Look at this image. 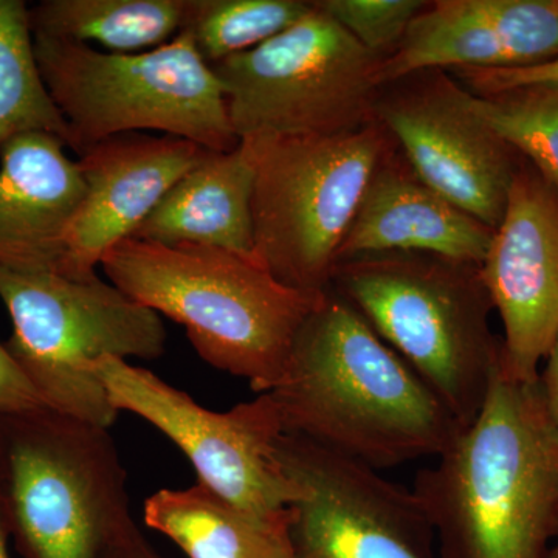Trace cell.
<instances>
[{"mask_svg":"<svg viewBox=\"0 0 558 558\" xmlns=\"http://www.w3.org/2000/svg\"><path fill=\"white\" fill-rule=\"evenodd\" d=\"M267 395L284 433L377 472L436 459L462 429L421 377L330 289L301 326L284 376Z\"/></svg>","mask_w":558,"mask_h":558,"instance_id":"1","label":"cell"},{"mask_svg":"<svg viewBox=\"0 0 558 558\" xmlns=\"http://www.w3.org/2000/svg\"><path fill=\"white\" fill-rule=\"evenodd\" d=\"M413 492L440 558H546L558 534V433L539 381L499 363L478 416Z\"/></svg>","mask_w":558,"mask_h":558,"instance_id":"2","label":"cell"},{"mask_svg":"<svg viewBox=\"0 0 558 558\" xmlns=\"http://www.w3.org/2000/svg\"><path fill=\"white\" fill-rule=\"evenodd\" d=\"M100 266L121 292L182 325L208 365L258 395L282 379L301 326L326 293L289 288L253 256L204 245L130 238Z\"/></svg>","mask_w":558,"mask_h":558,"instance_id":"3","label":"cell"},{"mask_svg":"<svg viewBox=\"0 0 558 558\" xmlns=\"http://www.w3.org/2000/svg\"><path fill=\"white\" fill-rule=\"evenodd\" d=\"M329 289L368 322L462 428L475 421L502 355L478 264L417 252L354 256L336 264Z\"/></svg>","mask_w":558,"mask_h":558,"instance_id":"4","label":"cell"},{"mask_svg":"<svg viewBox=\"0 0 558 558\" xmlns=\"http://www.w3.org/2000/svg\"><path fill=\"white\" fill-rule=\"evenodd\" d=\"M0 512L21 558H100L132 520L109 428L49 407L0 413Z\"/></svg>","mask_w":558,"mask_h":558,"instance_id":"5","label":"cell"},{"mask_svg":"<svg viewBox=\"0 0 558 558\" xmlns=\"http://www.w3.org/2000/svg\"><path fill=\"white\" fill-rule=\"evenodd\" d=\"M0 301L13 325L5 348L44 405L98 427L110 429L119 411L92 363L165 354L160 315L102 281L97 271L0 267Z\"/></svg>","mask_w":558,"mask_h":558,"instance_id":"6","label":"cell"},{"mask_svg":"<svg viewBox=\"0 0 558 558\" xmlns=\"http://www.w3.org/2000/svg\"><path fill=\"white\" fill-rule=\"evenodd\" d=\"M50 97L68 121L72 148L130 132L160 131L215 153L240 145L222 84L189 33L140 53L33 35Z\"/></svg>","mask_w":558,"mask_h":558,"instance_id":"7","label":"cell"},{"mask_svg":"<svg viewBox=\"0 0 558 558\" xmlns=\"http://www.w3.org/2000/svg\"><path fill=\"white\" fill-rule=\"evenodd\" d=\"M253 256L282 284L328 292L371 175L396 142L380 121L325 137L247 138Z\"/></svg>","mask_w":558,"mask_h":558,"instance_id":"8","label":"cell"},{"mask_svg":"<svg viewBox=\"0 0 558 558\" xmlns=\"http://www.w3.org/2000/svg\"><path fill=\"white\" fill-rule=\"evenodd\" d=\"M385 58L360 46L312 0L288 31L209 65L241 140L325 137L377 121Z\"/></svg>","mask_w":558,"mask_h":558,"instance_id":"9","label":"cell"},{"mask_svg":"<svg viewBox=\"0 0 558 558\" xmlns=\"http://www.w3.org/2000/svg\"><path fill=\"white\" fill-rule=\"evenodd\" d=\"M90 369L113 409L145 418L163 433L190 459L197 483L238 509L277 519L303 497L279 461L284 425L267 392L218 413L128 360L102 357Z\"/></svg>","mask_w":558,"mask_h":558,"instance_id":"10","label":"cell"},{"mask_svg":"<svg viewBox=\"0 0 558 558\" xmlns=\"http://www.w3.org/2000/svg\"><path fill=\"white\" fill-rule=\"evenodd\" d=\"M278 458L303 490L289 508L290 558H440L413 490L290 433Z\"/></svg>","mask_w":558,"mask_h":558,"instance_id":"11","label":"cell"},{"mask_svg":"<svg viewBox=\"0 0 558 558\" xmlns=\"http://www.w3.org/2000/svg\"><path fill=\"white\" fill-rule=\"evenodd\" d=\"M376 117L418 178L497 229L521 156L476 117L451 73L424 70L387 84Z\"/></svg>","mask_w":558,"mask_h":558,"instance_id":"12","label":"cell"},{"mask_svg":"<svg viewBox=\"0 0 558 558\" xmlns=\"http://www.w3.org/2000/svg\"><path fill=\"white\" fill-rule=\"evenodd\" d=\"M481 277L505 330L502 369L537 381L558 336V189L529 161L515 172Z\"/></svg>","mask_w":558,"mask_h":558,"instance_id":"13","label":"cell"},{"mask_svg":"<svg viewBox=\"0 0 558 558\" xmlns=\"http://www.w3.org/2000/svg\"><path fill=\"white\" fill-rule=\"evenodd\" d=\"M190 140L145 132L113 135L78 153L84 196L68 234L61 271L95 274L110 248L134 236L168 191L208 156Z\"/></svg>","mask_w":558,"mask_h":558,"instance_id":"14","label":"cell"},{"mask_svg":"<svg viewBox=\"0 0 558 558\" xmlns=\"http://www.w3.org/2000/svg\"><path fill=\"white\" fill-rule=\"evenodd\" d=\"M558 58V0H436L381 64L384 86L424 70L524 68Z\"/></svg>","mask_w":558,"mask_h":558,"instance_id":"15","label":"cell"},{"mask_svg":"<svg viewBox=\"0 0 558 558\" xmlns=\"http://www.w3.org/2000/svg\"><path fill=\"white\" fill-rule=\"evenodd\" d=\"M494 231L428 186L396 145L371 175L339 260L417 252L481 266Z\"/></svg>","mask_w":558,"mask_h":558,"instance_id":"16","label":"cell"},{"mask_svg":"<svg viewBox=\"0 0 558 558\" xmlns=\"http://www.w3.org/2000/svg\"><path fill=\"white\" fill-rule=\"evenodd\" d=\"M62 140L25 134L0 148V267L61 270L65 234L84 196Z\"/></svg>","mask_w":558,"mask_h":558,"instance_id":"17","label":"cell"},{"mask_svg":"<svg viewBox=\"0 0 558 558\" xmlns=\"http://www.w3.org/2000/svg\"><path fill=\"white\" fill-rule=\"evenodd\" d=\"M253 186L255 154L247 140L230 153L209 150L132 238L168 247L204 245L253 256Z\"/></svg>","mask_w":558,"mask_h":558,"instance_id":"18","label":"cell"},{"mask_svg":"<svg viewBox=\"0 0 558 558\" xmlns=\"http://www.w3.org/2000/svg\"><path fill=\"white\" fill-rule=\"evenodd\" d=\"M145 523L189 558H290L289 509L264 519L208 487L160 488L145 501Z\"/></svg>","mask_w":558,"mask_h":558,"instance_id":"19","label":"cell"},{"mask_svg":"<svg viewBox=\"0 0 558 558\" xmlns=\"http://www.w3.org/2000/svg\"><path fill=\"white\" fill-rule=\"evenodd\" d=\"M185 10L186 0H44L31 22L33 35L140 53L171 43Z\"/></svg>","mask_w":558,"mask_h":558,"instance_id":"20","label":"cell"},{"mask_svg":"<svg viewBox=\"0 0 558 558\" xmlns=\"http://www.w3.org/2000/svg\"><path fill=\"white\" fill-rule=\"evenodd\" d=\"M25 134L54 135L72 148L68 121L40 75L31 9L0 0V148Z\"/></svg>","mask_w":558,"mask_h":558,"instance_id":"21","label":"cell"},{"mask_svg":"<svg viewBox=\"0 0 558 558\" xmlns=\"http://www.w3.org/2000/svg\"><path fill=\"white\" fill-rule=\"evenodd\" d=\"M312 9L306 0H186L182 31L208 65L259 47Z\"/></svg>","mask_w":558,"mask_h":558,"instance_id":"22","label":"cell"},{"mask_svg":"<svg viewBox=\"0 0 558 558\" xmlns=\"http://www.w3.org/2000/svg\"><path fill=\"white\" fill-rule=\"evenodd\" d=\"M469 105L481 121L558 189V87L532 86L478 97Z\"/></svg>","mask_w":558,"mask_h":558,"instance_id":"23","label":"cell"},{"mask_svg":"<svg viewBox=\"0 0 558 558\" xmlns=\"http://www.w3.org/2000/svg\"><path fill=\"white\" fill-rule=\"evenodd\" d=\"M360 46L380 58L395 53L410 25L425 10L424 0H314Z\"/></svg>","mask_w":558,"mask_h":558,"instance_id":"24","label":"cell"},{"mask_svg":"<svg viewBox=\"0 0 558 558\" xmlns=\"http://www.w3.org/2000/svg\"><path fill=\"white\" fill-rule=\"evenodd\" d=\"M449 73L473 95L488 97L521 87H558V58L524 68L457 69Z\"/></svg>","mask_w":558,"mask_h":558,"instance_id":"25","label":"cell"},{"mask_svg":"<svg viewBox=\"0 0 558 558\" xmlns=\"http://www.w3.org/2000/svg\"><path fill=\"white\" fill-rule=\"evenodd\" d=\"M39 407L46 405L11 357L5 343H0V413Z\"/></svg>","mask_w":558,"mask_h":558,"instance_id":"26","label":"cell"},{"mask_svg":"<svg viewBox=\"0 0 558 558\" xmlns=\"http://www.w3.org/2000/svg\"><path fill=\"white\" fill-rule=\"evenodd\" d=\"M100 558H163L146 542L134 520L128 521L110 537Z\"/></svg>","mask_w":558,"mask_h":558,"instance_id":"27","label":"cell"},{"mask_svg":"<svg viewBox=\"0 0 558 558\" xmlns=\"http://www.w3.org/2000/svg\"><path fill=\"white\" fill-rule=\"evenodd\" d=\"M543 363H545V368L539 371V389H542L550 421L558 433V336L550 348L548 357Z\"/></svg>","mask_w":558,"mask_h":558,"instance_id":"28","label":"cell"},{"mask_svg":"<svg viewBox=\"0 0 558 558\" xmlns=\"http://www.w3.org/2000/svg\"><path fill=\"white\" fill-rule=\"evenodd\" d=\"M9 532L3 523L2 512H0V558H11L9 550Z\"/></svg>","mask_w":558,"mask_h":558,"instance_id":"29","label":"cell"},{"mask_svg":"<svg viewBox=\"0 0 558 558\" xmlns=\"http://www.w3.org/2000/svg\"><path fill=\"white\" fill-rule=\"evenodd\" d=\"M546 558H558V534L556 539H554L553 545H550L548 556H546Z\"/></svg>","mask_w":558,"mask_h":558,"instance_id":"30","label":"cell"}]
</instances>
